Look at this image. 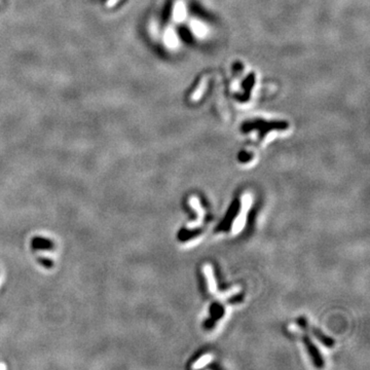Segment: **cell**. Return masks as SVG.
<instances>
[{"mask_svg": "<svg viewBox=\"0 0 370 370\" xmlns=\"http://www.w3.org/2000/svg\"><path fill=\"white\" fill-rule=\"evenodd\" d=\"M301 337H303L304 344H305V346L308 350L309 355L311 356V358H312L314 364L316 365L317 367H323L324 366V361H323V358H322V356L320 355L318 349L316 348V346L313 344V341L310 339V337L308 335H303Z\"/></svg>", "mask_w": 370, "mask_h": 370, "instance_id": "obj_3", "label": "cell"}, {"mask_svg": "<svg viewBox=\"0 0 370 370\" xmlns=\"http://www.w3.org/2000/svg\"><path fill=\"white\" fill-rule=\"evenodd\" d=\"M297 323H298L301 327L306 328L307 330H310V331L312 332V334H314L315 337H316L319 341H321L324 346H326V347H328V348H332V347L334 346V340H333V339H331L330 337L326 336V335H325L321 330H319L318 328L314 327V326H311V325L308 323L307 319H305V318H299V319L297 320Z\"/></svg>", "mask_w": 370, "mask_h": 370, "instance_id": "obj_2", "label": "cell"}, {"mask_svg": "<svg viewBox=\"0 0 370 370\" xmlns=\"http://www.w3.org/2000/svg\"><path fill=\"white\" fill-rule=\"evenodd\" d=\"M202 232V229H195V230H186V229H183L182 231L179 232V235H178V238H179L180 241H187V240H191L193 238L199 236Z\"/></svg>", "mask_w": 370, "mask_h": 370, "instance_id": "obj_5", "label": "cell"}, {"mask_svg": "<svg viewBox=\"0 0 370 370\" xmlns=\"http://www.w3.org/2000/svg\"><path fill=\"white\" fill-rule=\"evenodd\" d=\"M30 246L33 250H53L54 248V244L52 240L39 236L32 238Z\"/></svg>", "mask_w": 370, "mask_h": 370, "instance_id": "obj_4", "label": "cell"}, {"mask_svg": "<svg viewBox=\"0 0 370 370\" xmlns=\"http://www.w3.org/2000/svg\"><path fill=\"white\" fill-rule=\"evenodd\" d=\"M37 260H38V263H39L41 265L45 266V267H47V268H51V267L53 266V262L52 259H50V258L39 257V258H37Z\"/></svg>", "mask_w": 370, "mask_h": 370, "instance_id": "obj_6", "label": "cell"}, {"mask_svg": "<svg viewBox=\"0 0 370 370\" xmlns=\"http://www.w3.org/2000/svg\"><path fill=\"white\" fill-rule=\"evenodd\" d=\"M119 2V0H107L105 5L107 8H112L113 6H115L117 3Z\"/></svg>", "mask_w": 370, "mask_h": 370, "instance_id": "obj_7", "label": "cell"}, {"mask_svg": "<svg viewBox=\"0 0 370 370\" xmlns=\"http://www.w3.org/2000/svg\"><path fill=\"white\" fill-rule=\"evenodd\" d=\"M240 209H241V203L239 200H235L234 202H232L230 208L228 209L225 217L223 218V220L221 221V223L219 224L216 228L217 231H227L232 222H234V220L236 219V217L238 216V213L240 212Z\"/></svg>", "mask_w": 370, "mask_h": 370, "instance_id": "obj_1", "label": "cell"}]
</instances>
